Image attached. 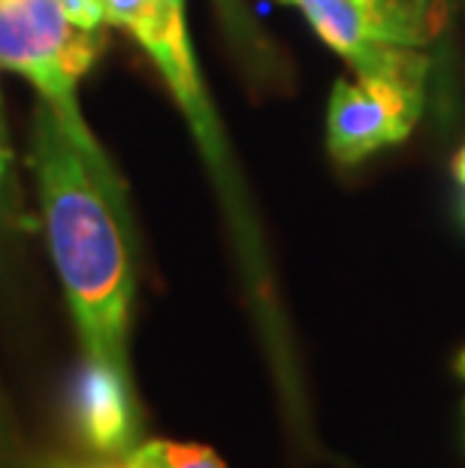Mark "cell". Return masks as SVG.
Listing matches in <instances>:
<instances>
[{"label":"cell","mask_w":465,"mask_h":468,"mask_svg":"<svg viewBox=\"0 0 465 468\" xmlns=\"http://www.w3.org/2000/svg\"><path fill=\"white\" fill-rule=\"evenodd\" d=\"M423 109V88L399 82H344L333 88L326 109V145L344 166L360 164L381 148L402 143Z\"/></svg>","instance_id":"4"},{"label":"cell","mask_w":465,"mask_h":468,"mask_svg":"<svg viewBox=\"0 0 465 468\" xmlns=\"http://www.w3.org/2000/svg\"><path fill=\"white\" fill-rule=\"evenodd\" d=\"M31 164L58 275L85 354L127 372L133 266L118 221L122 187L91 164L46 103L34 115Z\"/></svg>","instance_id":"1"},{"label":"cell","mask_w":465,"mask_h":468,"mask_svg":"<svg viewBox=\"0 0 465 468\" xmlns=\"http://www.w3.org/2000/svg\"><path fill=\"white\" fill-rule=\"evenodd\" d=\"M67 18L73 22V27L88 34H103V25H109L103 0H61Z\"/></svg>","instance_id":"10"},{"label":"cell","mask_w":465,"mask_h":468,"mask_svg":"<svg viewBox=\"0 0 465 468\" xmlns=\"http://www.w3.org/2000/svg\"><path fill=\"white\" fill-rule=\"evenodd\" d=\"M16 200V187H13V145H9L6 122H4V109H0V218H6L9 203Z\"/></svg>","instance_id":"11"},{"label":"cell","mask_w":465,"mask_h":468,"mask_svg":"<svg viewBox=\"0 0 465 468\" xmlns=\"http://www.w3.org/2000/svg\"><path fill=\"white\" fill-rule=\"evenodd\" d=\"M127 468H227V465L215 451L200 444L145 441L131 453Z\"/></svg>","instance_id":"8"},{"label":"cell","mask_w":465,"mask_h":468,"mask_svg":"<svg viewBox=\"0 0 465 468\" xmlns=\"http://www.w3.org/2000/svg\"><path fill=\"white\" fill-rule=\"evenodd\" d=\"M365 31L381 43L414 46L427 39V0H351Z\"/></svg>","instance_id":"7"},{"label":"cell","mask_w":465,"mask_h":468,"mask_svg":"<svg viewBox=\"0 0 465 468\" xmlns=\"http://www.w3.org/2000/svg\"><path fill=\"white\" fill-rule=\"evenodd\" d=\"M453 176H457V182L465 187V145H462V152L457 154V161H453Z\"/></svg>","instance_id":"12"},{"label":"cell","mask_w":465,"mask_h":468,"mask_svg":"<svg viewBox=\"0 0 465 468\" xmlns=\"http://www.w3.org/2000/svg\"><path fill=\"white\" fill-rule=\"evenodd\" d=\"M103 52V34L73 27L61 0H0V64L31 79L73 143L122 187L97 139L79 112L76 85Z\"/></svg>","instance_id":"2"},{"label":"cell","mask_w":465,"mask_h":468,"mask_svg":"<svg viewBox=\"0 0 465 468\" xmlns=\"http://www.w3.org/2000/svg\"><path fill=\"white\" fill-rule=\"evenodd\" d=\"M103 468H109V465H103ZM124 468H127V465H124Z\"/></svg>","instance_id":"14"},{"label":"cell","mask_w":465,"mask_h":468,"mask_svg":"<svg viewBox=\"0 0 465 468\" xmlns=\"http://www.w3.org/2000/svg\"><path fill=\"white\" fill-rule=\"evenodd\" d=\"M217 16H221V25L227 37H230V43L236 46V52H239L248 64H257L263 61V58H269V43H266V37L260 34V27L254 25V18L248 13V6L242 4V0H212Z\"/></svg>","instance_id":"9"},{"label":"cell","mask_w":465,"mask_h":468,"mask_svg":"<svg viewBox=\"0 0 465 468\" xmlns=\"http://www.w3.org/2000/svg\"><path fill=\"white\" fill-rule=\"evenodd\" d=\"M67 408L73 432L88 451L122 456L133 447L136 408L124 368L85 354L82 366L73 372Z\"/></svg>","instance_id":"6"},{"label":"cell","mask_w":465,"mask_h":468,"mask_svg":"<svg viewBox=\"0 0 465 468\" xmlns=\"http://www.w3.org/2000/svg\"><path fill=\"white\" fill-rule=\"evenodd\" d=\"M103 9L109 25L124 27L152 55V61L170 85L175 103L182 106L224 197L233 200L236 187L230 185L233 169L227 161V143L209 94H206L203 76L196 69L191 39H187L185 0H103Z\"/></svg>","instance_id":"3"},{"label":"cell","mask_w":465,"mask_h":468,"mask_svg":"<svg viewBox=\"0 0 465 468\" xmlns=\"http://www.w3.org/2000/svg\"><path fill=\"white\" fill-rule=\"evenodd\" d=\"M457 372H460V375L465 378V351L460 354V360H457Z\"/></svg>","instance_id":"13"},{"label":"cell","mask_w":465,"mask_h":468,"mask_svg":"<svg viewBox=\"0 0 465 468\" xmlns=\"http://www.w3.org/2000/svg\"><path fill=\"white\" fill-rule=\"evenodd\" d=\"M305 16L312 31L318 34L335 55H342L363 82H399L423 88L429 61L414 46L381 43L365 31L357 6L351 0H279Z\"/></svg>","instance_id":"5"}]
</instances>
